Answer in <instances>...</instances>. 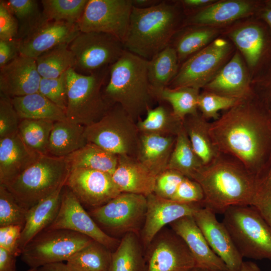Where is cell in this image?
I'll list each match as a JSON object with an SVG mask.
<instances>
[{
  "label": "cell",
  "mask_w": 271,
  "mask_h": 271,
  "mask_svg": "<svg viewBox=\"0 0 271 271\" xmlns=\"http://www.w3.org/2000/svg\"><path fill=\"white\" fill-rule=\"evenodd\" d=\"M54 229L69 230L82 234L102 244L111 251L116 248L120 242L99 226L74 194L65 186L62 191L58 213L45 230Z\"/></svg>",
  "instance_id": "cell-14"
},
{
  "label": "cell",
  "mask_w": 271,
  "mask_h": 271,
  "mask_svg": "<svg viewBox=\"0 0 271 271\" xmlns=\"http://www.w3.org/2000/svg\"><path fill=\"white\" fill-rule=\"evenodd\" d=\"M54 123L49 120L21 119L18 132L30 149L40 155H46Z\"/></svg>",
  "instance_id": "cell-42"
},
{
  "label": "cell",
  "mask_w": 271,
  "mask_h": 271,
  "mask_svg": "<svg viewBox=\"0 0 271 271\" xmlns=\"http://www.w3.org/2000/svg\"><path fill=\"white\" fill-rule=\"evenodd\" d=\"M80 32L77 23L48 21L20 40V54L36 59L59 45L69 44Z\"/></svg>",
  "instance_id": "cell-19"
},
{
  "label": "cell",
  "mask_w": 271,
  "mask_h": 271,
  "mask_svg": "<svg viewBox=\"0 0 271 271\" xmlns=\"http://www.w3.org/2000/svg\"><path fill=\"white\" fill-rule=\"evenodd\" d=\"M64 187L59 188L28 210L19 241L21 251L32 239L47 228L55 219L61 205Z\"/></svg>",
  "instance_id": "cell-25"
},
{
  "label": "cell",
  "mask_w": 271,
  "mask_h": 271,
  "mask_svg": "<svg viewBox=\"0 0 271 271\" xmlns=\"http://www.w3.org/2000/svg\"><path fill=\"white\" fill-rule=\"evenodd\" d=\"M109 68L90 75L77 73L73 68L67 71V118L85 126L101 119L112 106L105 99L103 87Z\"/></svg>",
  "instance_id": "cell-6"
},
{
  "label": "cell",
  "mask_w": 271,
  "mask_h": 271,
  "mask_svg": "<svg viewBox=\"0 0 271 271\" xmlns=\"http://www.w3.org/2000/svg\"><path fill=\"white\" fill-rule=\"evenodd\" d=\"M92 240L71 230H45L24 248L21 259L30 268H35L67 261Z\"/></svg>",
  "instance_id": "cell-9"
},
{
  "label": "cell",
  "mask_w": 271,
  "mask_h": 271,
  "mask_svg": "<svg viewBox=\"0 0 271 271\" xmlns=\"http://www.w3.org/2000/svg\"><path fill=\"white\" fill-rule=\"evenodd\" d=\"M216 31L203 28H189L179 34L170 45L176 50L179 63L207 46L213 39Z\"/></svg>",
  "instance_id": "cell-41"
},
{
  "label": "cell",
  "mask_w": 271,
  "mask_h": 271,
  "mask_svg": "<svg viewBox=\"0 0 271 271\" xmlns=\"http://www.w3.org/2000/svg\"><path fill=\"white\" fill-rule=\"evenodd\" d=\"M37 268H30L29 269L26 270V271H36Z\"/></svg>",
  "instance_id": "cell-63"
},
{
  "label": "cell",
  "mask_w": 271,
  "mask_h": 271,
  "mask_svg": "<svg viewBox=\"0 0 271 271\" xmlns=\"http://www.w3.org/2000/svg\"><path fill=\"white\" fill-rule=\"evenodd\" d=\"M230 50L226 40H214L183 63L168 87H189L199 90L204 88L220 69Z\"/></svg>",
  "instance_id": "cell-13"
},
{
  "label": "cell",
  "mask_w": 271,
  "mask_h": 271,
  "mask_svg": "<svg viewBox=\"0 0 271 271\" xmlns=\"http://www.w3.org/2000/svg\"><path fill=\"white\" fill-rule=\"evenodd\" d=\"M252 5L244 1H225L214 3L192 14L184 25L202 26L228 23L249 14Z\"/></svg>",
  "instance_id": "cell-27"
},
{
  "label": "cell",
  "mask_w": 271,
  "mask_h": 271,
  "mask_svg": "<svg viewBox=\"0 0 271 271\" xmlns=\"http://www.w3.org/2000/svg\"><path fill=\"white\" fill-rule=\"evenodd\" d=\"M223 215L222 222L243 258L271 260V228L253 206H232Z\"/></svg>",
  "instance_id": "cell-7"
},
{
  "label": "cell",
  "mask_w": 271,
  "mask_h": 271,
  "mask_svg": "<svg viewBox=\"0 0 271 271\" xmlns=\"http://www.w3.org/2000/svg\"><path fill=\"white\" fill-rule=\"evenodd\" d=\"M88 0H42L43 12L48 21L78 23Z\"/></svg>",
  "instance_id": "cell-43"
},
{
  "label": "cell",
  "mask_w": 271,
  "mask_h": 271,
  "mask_svg": "<svg viewBox=\"0 0 271 271\" xmlns=\"http://www.w3.org/2000/svg\"><path fill=\"white\" fill-rule=\"evenodd\" d=\"M209 133L219 153L262 181L271 166V116L252 92L210 122Z\"/></svg>",
  "instance_id": "cell-1"
},
{
  "label": "cell",
  "mask_w": 271,
  "mask_h": 271,
  "mask_svg": "<svg viewBox=\"0 0 271 271\" xmlns=\"http://www.w3.org/2000/svg\"><path fill=\"white\" fill-rule=\"evenodd\" d=\"M230 37L245 57L249 66L255 67L259 62L265 47L262 29L256 25H249L234 31Z\"/></svg>",
  "instance_id": "cell-38"
},
{
  "label": "cell",
  "mask_w": 271,
  "mask_h": 271,
  "mask_svg": "<svg viewBox=\"0 0 271 271\" xmlns=\"http://www.w3.org/2000/svg\"><path fill=\"white\" fill-rule=\"evenodd\" d=\"M169 225L185 243L193 257L195 266L228 271L225 264L209 246L193 216L183 217Z\"/></svg>",
  "instance_id": "cell-21"
},
{
  "label": "cell",
  "mask_w": 271,
  "mask_h": 271,
  "mask_svg": "<svg viewBox=\"0 0 271 271\" xmlns=\"http://www.w3.org/2000/svg\"><path fill=\"white\" fill-rule=\"evenodd\" d=\"M271 228V188H260L252 205Z\"/></svg>",
  "instance_id": "cell-53"
},
{
  "label": "cell",
  "mask_w": 271,
  "mask_h": 271,
  "mask_svg": "<svg viewBox=\"0 0 271 271\" xmlns=\"http://www.w3.org/2000/svg\"><path fill=\"white\" fill-rule=\"evenodd\" d=\"M162 0H132L133 7L139 9H146L155 6Z\"/></svg>",
  "instance_id": "cell-58"
},
{
  "label": "cell",
  "mask_w": 271,
  "mask_h": 271,
  "mask_svg": "<svg viewBox=\"0 0 271 271\" xmlns=\"http://www.w3.org/2000/svg\"><path fill=\"white\" fill-rule=\"evenodd\" d=\"M36 271H75L70 268L66 263L61 262L48 264L40 267Z\"/></svg>",
  "instance_id": "cell-56"
},
{
  "label": "cell",
  "mask_w": 271,
  "mask_h": 271,
  "mask_svg": "<svg viewBox=\"0 0 271 271\" xmlns=\"http://www.w3.org/2000/svg\"><path fill=\"white\" fill-rule=\"evenodd\" d=\"M27 211L18 203L6 186L0 185V227L24 226Z\"/></svg>",
  "instance_id": "cell-44"
},
{
  "label": "cell",
  "mask_w": 271,
  "mask_h": 271,
  "mask_svg": "<svg viewBox=\"0 0 271 271\" xmlns=\"http://www.w3.org/2000/svg\"><path fill=\"white\" fill-rule=\"evenodd\" d=\"M240 271H262L254 262L251 261H243Z\"/></svg>",
  "instance_id": "cell-59"
},
{
  "label": "cell",
  "mask_w": 271,
  "mask_h": 271,
  "mask_svg": "<svg viewBox=\"0 0 271 271\" xmlns=\"http://www.w3.org/2000/svg\"><path fill=\"white\" fill-rule=\"evenodd\" d=\"M147 204L144 195L121 193L105 204L92 209L89 214L97 224L111 233L138 234L145 221Z\"/></svg>",
  "instance_id": "cell-11"
},
{
  "label": "cell",
  "mask_w": 271,
  "mask_h": 271,
  "mask_svg": "<svg viewBox=\"0 0 271 271\" xmlns=\"http://www.w3.org/2000/svg\"><path fill=\"white\" fill-rule=\"evenodd\" d=\"M20 121L12 98L0 93V139L18 133Z\"/></svg>",
  "instance_id": "cell-47"
},
{
  "label": "cell",
  "mask_w": 271,
  "mask_h": 271,
  "mask_svg": "<svg viewBox=\"0 0 271 271\" xmlns=\"http://www.w3.org/2000/svg\"><path fill=\"white\" fill-rule=\"evenodd\" d=\"M152 93L155 100L168 103L175 115L182 121L188 115L199 113V89L189 87H166Z\"/></svg>",
  "instance_id": "cell-36"
},
{
  "label": "cell",
  "mask_w": 271,
  "mask_h": 271,
  "mask_svg": "<svg viewBox=\"0 0 271 271\" xmlns=\"http://www.w3.org/2000/svg\"><path fill=\"white\" fill-rule=\"evenodd\" d=\"M203 199L204 194L200 184L196 181L185 177L171 200L185 203H202Z\"/></svg>",
  "instance_id": "cell-49"
},
{
  "label": "cell",
  "mask_w": 271,
  "mask_h": 271,
  "mask_svg": "<svg viewBox=\"0 0 271 271\" xmlns=\"http://www.w3.org/2000/svg\"><path fill=\"white\" fill-rule=\"evenodd\" d=\"M241 100L230 98L204 91L200 93L198 100V109L201 116L208 120L218 119L221 110H227L237 104Z\"/></svg>",
  "instance_id": "cell-45"
},
{
  "label": "cell",
  "mask_w": 271,
  "mask_h": 271,
  "mask_svg": "<svg viewBox=\"0 0 271 271\" xmlns=\"http://www.w3.org/2000/svg\"><path fill=\"white\" fill-rule=\"evenodd\" d=\"M20 40L17 38L0 39V67L10 63L20 55Z\"/></svg>",
  "instance_id": "cell-54"
},
{
  "label": "cell",
  "mask_w": 271,
  "mask_h": 271,
  "mask_svg": "<svg viewBox=\"0 0 271 271\" xmlns=\"http://www.w3.org/2000/svg\"><path fill=\"white\" fill-rule=\"evenodd\" d=\"M251 89L257 100L271 116V65L265 73L255 81Z\"/></svg>",
  "instance_id": "cell-51"
},
{
  "label": "cell",
  "mask_w": 271,
  "mask_h": 271,
  "mask_svg": "<svg viewBox=\"0 0 271 271\" xmlns=\"http://www.w3.org/2000/svg\"><path fill=\"white\" fill-rule=\"evenodd\" d=\"M213 2L212 0H183L180 3L187 9H195L204 7Z\"/></svg>",
  "instance_id": "cell-57"
},
{
  "label": "cell",
  "mask_w": 271,
  "mask_h": 271,
  "mask_svg": "<svg viewBox=\"0 0 271 271\" xmlns=\"http://www.w3.org/2000/svg\"><path fill=\"white\" fill-rule=\"evenodd\" d=\"M147 197L145 221L140 231L141 242L146 249L164 227L187 216H193L203 207L201 203H185L160 197L152 193Z\"/></svg>",
  "instance_id": "cell-17"
},
{
  "label": "cell",
  "mask_w": 271,
  "mask_h": 271,
  "mask_svg": "<svg viewBox=\"0 0 271 271\" xmlns=\"http://www.w3.org/2000/svg\"><path fill=\"white\" fill-rule=\"evenodd\" d=\"M88 143L119 156L137 158L141 133L137 122L118 104L97 122L85 126Z\"/></svg>",
  "instance_id": "cell-8"
},
{
  "label": "cell",
  "mask_w": 271,
  "mask_h": 271,
  "mask_svg": "<svg viewBox=\"0 0 271 271\" xmlns=\"http://www.w3.org/2000/svg\"><path fill=\"white\" fill-rule=\"evenodd\" d=\"M216 213L202 207L193 217L213 252L225 264L228 271H240L243 257L227 228L219 222Z\"/></svg>",
  "instance_id": "cell-18"
},
{
  "label": "cell",
  "mask_w": 271,
  "mask_h": 271,
  "mask_svg": "<svg viewBox=\"0 0 271 271\" xmlns=\"http://www.w3.org/2000/svg\"><path fill=\"white\" fill-rule=\"evenodd\" d=\"M16 257L8 250L0 247V271H15Z\"/></svg>",
  "instance_id": "cell-55"
},
{
  "label": "cell",
  "mask_w": 271,
  "mask_h": 271,
  "mask_svg": "<svg viewBox=\"0 0 271 271\" xmlns=\"http://www.w3.org/2000/svg\"><path fill=\"white\" fill-rule=\"evenodd\" d=\"M146 249V271H189L195 266L185 243L172 229H162Z\"/></svg>",
  "instance_id": "cell-15"
},
{
  "label": "cell",
  "mask_w": 271,
  "mask_h": 271,
  "mask_svg": "<svg viewBox=\"0 0 271 271\" xmlns=\"http://www.w3.org/2000/svg\"><path fill=\"white\" fill-rule=\"evenodd\" d=\"M40 155L25 144L19 132L0 139V185L6 186Z\"/></svg>",
  "instance_id": "cell-24"
},
{
  "label": "cell",
  "mask_w": 271,
  "mask_h": 271,
  "mask_svg": "<svg viewBox=\"0 0 271 271\" xmlns=\"http://www.w3.org/2000/svg\"><path fill=\"white\" fill-rule=\"evenodd\" d=\"M69 48L75 58L73 69L84 75L109 68L125 50L123 42L115 36L95 32H81Z\"/></svg>",
  "instance_id": "cell-10"
},
{
  "label": "cell",
  "mask_w": 271,
  "mask_h": 271,
  "mask_svg": "<svg viewBox=\"0 0 271 271\" xmlns=\"http://www.w3.org/2000/svg\"><path fill=\"white\" fill-rule=\"evenodd\" d=\"M192 180L201 186L202 205L216 214L235 206H252L261 182L235 159L220 153L203 165Z\"/></svg>",
  "instance_id": "cell-2"
},
{
  "label": "cell",
  "mask_w": 271,
  "mask_h": 271,
  "mask_svg": "<svg viewBox=\"0 0 271 271\" xmlns=\"http://www.w3.org/2000/svg\"><path fill=\"white\" fill-rule=\"evenodd\" d=\"M13 105L20 118L66 120V112L39 92L12 98Z\"/></svg>",
  "instance_id": "cell-29"
},
{
  "label": "cell",
  "mask_w": 271,
  "mask_h": 271,
  "mask_svg": "<svg viewBox=\"0 0 271 271\" xmlns=\"http://www.w3.org/2000/svg\"><path fill=\"white\" fill-rule=\"evenodd\" d=\"M155 108H149L144 118L137 124L140 133L177 136L183 127V121L174 114L164 102Z\"/></svg>",
  "instance_id": "cell-33"
},
{
  "label": "cell",
  "mask_w": 271,
  "mask_h": 271,
  "mask_svg": "<svg viewBox=\"0 0 271 271\" xmlns=\"http://www.w3.org/2000/svg\"><path fill=\"white\" fill-rule=\"evenodd\" d=\"M65 158L70 170L88 169L112 175L118 164V156L98 146L87 143L84 147Z\"/></svg>",
  "instance_id": "cell-30"
},
{
  "label": "cell",
  "mask_w": 271,
  "mask_h": 271,
  "mask_svg": "<svg viewBox=\"0 0 271 271\" xmlns=\"http://www.w3.org/2000/svg\"><path fill=\"white\" fill-rule=\"evenodd\" d=\"M16 18L19 31L17 39L21 40L48 21L41 11L37 1H5Z\"/></svg>",
  "instance_id": "cell-39"
},
{
  "label": "cell",
  "mask_w": 271,
  "mask_h": 271,
  "mask_svg": "<svg viewBox=\"0 0 271 271\" xmlns=\"http://www.w3.org/2000/svg\"><path fill=\"white\" fill-rule=\"evenodd\" d=\"M268 8H271V1H268L267 3Z\"/></svg>",
  "instance_id": "cell-64"
},
{
  "label": "cell",
  "mask_w": 271,
  "mask_h": 271,
  "mask_svg": "<svg viewBox=\"0 0 271 271\" xmlns=\"http://www.w3.org/2000/svg\"><path fill=\"white\" fill-rule=\"evenodd\" d=\"M176 136L141 133L136 158L158 176L167 169Z\"/></svg>",
  "instance_id": "cell-26"
},
{
  "label": "cell",
  "mask_w": 271,
  "mask_h": 271,
  "mask_svg": "<svg viewBox=\"0 0 271 271\" xmlns=\"http://www.w3.org/2000/svg\"><path fill=\"white\" fill-rule=\"evenodd\" d=\"M70 171L65 157L41 155L5 186L18 203L28 210L64 186Z\"/></svg>",
  "instance_id": "cell-5"
},
{
  "label": "cell",
  "mask_w": 271,
  "mask_h": 271,
  "mask_svg": "<svg viewBox=\"0 0 271 271\" xmlns=\"http://www.w3.org/2000/svg\"><path fill=\"white\" fill-rule=\"evenodd\" d=\"M112 177L121 193L147 197L154 193L157 176L136 158L119 156L117 166Z\"/></svg>",
  "instance_id": "cell-23"
},
{
  "label": "cell",
  "mask_w": 271,
  "mask_h": 271,
  "mask_svg": "<svg viewBox=\"0 0 271 271\" xmlns=\"http://www.w3.org/2000/svg\"><path fill=\"white\" fill-rule=\"evenodd\" d=\"M19 31L18 21L5 1H0V39L16 38Z\"/></svg>",
  "instance_id": "cell-52"
},
{
  "label": "cell",
  "mask_w": 271,
  "mask_h": 271,
  "mask_svg": "<svg viewBox=\"0 0 271 271\" xmlns=\"http://www.w3.org/2000/svg\"><path fill=\"white\" fill-rule=\"evenodd\" d=\"M23 227L21 225L0 227V247L16 256L21 255L19 241Z\"/></svg>",
  "instance_id": "cell-50"
},
{
  "label": "cell",
  "mask_w": 271,
  "mask_h": 271,
  "mask_svg": "<svg viewBox=\"0 0 271 271\" xmlns=\"http://www.w3.org/2000/svg\"><path fill=\"white\" fill-rule=\"evenodd\" d=\"M138 234L124 235L112 252L110 271H146L147 264Z\"/></svg>",
  "instance_id": "cell-32"
},
{
  "label": "cell",
  "mask_w": 271,
  "mask_h": 271,
  "mask_svg": "<svg viewBox=\"0 0 271 271\" xmlns=\"http://www.w3.org/2000/svg\"><path fill=\"white\" fill-rule=\"evenodd\" d=\"M41 78L36 59L20 54L0 67V93L13 98L38 92Z\"/></svg>",
  "instance_id": "cell-20"
},
{
  "label": "cell",
  "mask_w": 271,
  "mask_h": 271,
  "mask_svg": "<svg viewBox=\"0 0 271 271\" xmlns=\"http://www.w3.org/2000/svg\"><path fill=\"white\" fill-rule=\"evenodd\" d=\"M189 271H220V270H212V269H208L206 268H202V267L195 266L192 269H191Z\"/></svg>",
  "instance_id": "cell-62"
},
{
  "label": "cell",
  "mask_w": 271,
  "mask_h": 271,
  "mask_svg": "<svg viewBox=\"0 0 271 271\" xmlns=\"http://www.w3.org/2000/svg\"><path fill=\"white\" fill-rule=\"evenodd\" d=\"M203 88L204 91L238 100H242L252 93L246 69L238 52Z\"/></svg>",
  "instance_id": "cell-22"
},
{
  "label": "cell",
  "mask_w": 271,
  "mask_h": 271,
  "mask_svg": "<svg viewBox=\"0 0 271 271\" xmlns=\"http://www.w3.org/2000/svg\"><path fill=\"white\" fill-rule=\"evenodd\" d=\"M38 92L66 111L67 105V72L56 78H41Z\"/></svg>",
  "instance_id": "cell-46"
},
{
  "label": "cell",
  "mask_w": 271,
  "mask_h": 271,
  "mask_svg": "<svg viewBox=\"0 0 271 271\" xmlns=\"http://www.w3.org/2000/svg\"><path fill=\"white\" fill-rule=\"evenodd\" d=\"M65 186L82 205L92 209L105 204L121 193L111 175L92 169L71 170Z\"/></svg>",
  "instance_id": "cell-16"
},
{
  "label": "cell",
  "mask_w": 271,
  "mask_h": 271,
  "mask_svg": "<svg viewBox=\"0 0 271 271\" xmlns=\"http://www.w3.org/2000/svg\"><path fill=\"white\" fill-rule=\"evenodd\" d=\"M132 7V0H88L77 24L82 32L109 34L123 43Z\"/></svg>",
  "instance_id": "cell-12"
},
{
  "label": "cell",
  "mask_w": 271,
  "mask_h": 271,
  "mask_svg": "<svg viewBox=\"0 0 271 271\" xmlns=\"http://www.w3.org/2000/svg\"><path fill=\"white\" fill-rule=\"evenodd\" d=\"M148 60L125 50L110 67L103 94L108 103L119 104L137 122L155 100L148 76Z\"/></svg>",
  "instance_id": "cell-3"
},
{
  "label": "cell",
  "mask_w": 271,
  "mask_h": 271,
  "mask_svg": "<svg viewBox=\"0 0 271 271\" xmlns=\"http://www.w3.org/2000/svg\"><path fill=\"white\" fill-rule=\"evenodd\" d=\"M262 14L263 18L271 28V8L265 9Z\"/></svg>",
  "instance_id": "cell-61"
},
{
  "label": "cell",
  "mask_w": 271,
  "mask_h": 271,
  "mask_svg": "<svg viewBox=\"0 0 271 271\" xmlns=\"http://www.w3.org/2000/svg\"><path fill=\"white\" fill-rule=\"evenodd\" d=\"M183 125L194 151L204 165L211 162L220 154L209 133L210 122L200 113L186 116Z\"/></svg>",
  "instance_id": "cell-31"
},
{
  "label": "cell",
  "mask_w": 271,
  "mask_h": 271,
  "mask_svg": "<svg viewBox=\"0 0 271 271\" xmlns=\"http://www.w3.org/2000/svg\"><path fill=\"white\" fill-rule=\"evenodd\" d=\"M69 45H59L36 59L37 70L42 78H56L74 68L75 58Z\"/></svg>",
  "instance_id": "cell-40"
},
{
  "label": "cell",
  "mask_w": 271,
  "mask_h": 271,
  "mask_svg": "<svg viewBox=\"0 0 271 271\" xmlns=\"http://www.w3.org/2000/svg\"><path fill=\"white\" fill-rule=\"evenodd\" d=\"M203 164L194 151L183 127L176 136L167 169L176 171L193 179Z\"/></svg>",
  "instance_id": "cell-37"
},
{
  "label": "cell",
  "mask_w": 271,
  "mask_h": 271,
  "mask_svg": "<svg viewBox=\"0 0 271 271\" xmlns=\"http://www.w3.org/2000/svg\"><path fill=\"white\" fill-rule=\"evenodd\" d=\"M185 177L176 171L167 169L157 176L153 193L165 199H172Z\"/></svg>",
  "instance_id": "cell-48"
},
{
  "label": "cell",
  "mask_w": 271,
  "mask_h": 271,
  "mask_svg": "<svg viewBox=\"0 0 271 271\" xmlns=\"http://www.w3.org/2000/svg\"><path fill=\"white\" fill-rule=\"evenodd\" d=\"M85 126L67 119L55 121L49 138L47 154L65 157L84 147L87 143Z\"/></svg>",
  "instance_id": "cell-28"
},
{
  "label": "cell",
  "mask_w": 271,
  "mask_h": 271,
  "mask_svg": "<svg viewBox=\"0 0 271 271\" xmlns=\"http://www.w3.org/2000/svg\"><path fill=\"white\" fill-rule=\"evenodd\" d=\"M178 6L162 0L149 8L133 7L123 43L125 50L150 60L169 46L179 23Z\"/></svg>",
  "instance_id": "cell-4"
},
{
  "label": "cell",
  "mask_w": 271,
  "mask_h": 271,
  "mask_svg": "<svg viewBox=\"0 0 271 271\" xmlns=\"http://www.w3.org/2000/svg\"><path fill=\"white\" fill-rule=\"evenodd\" d=\"M179 64L177 52L170 45L148 60V76L152 92L169 86L178 72Z\"/></svg>",
  "instance_id": "cell-34"
},
{
  "label": "cell",
  "mask_w": 271,
  "mask_h": 271,
  "mask_svg": "<svg viewBox=\"0 0 271 271\" xmlns=\"http://www.w3.org/2000/svg\"><path fill=\"white\" fill-rule=\"evenodd\" d=\"M112 252L92 240L70 257L66 264L75 271H110Z\"/></svg>",
  "instance_id": "cell-35"
},
{
  "label": "cell",
  "mask_w": 271,
  "mask_h": 271,
  "mask_svg": "<svg viewBox=\"0 0 271 271\" xmlns=\"http://www.w3.org/2000/svg\"><path fill=\"white\" fill-rule=\"evenodd\" d=\"M261 186L265 188H271V166L261 182Z\"/></svg>",
  "instance_id": "cell-60"
}]
</instances>
